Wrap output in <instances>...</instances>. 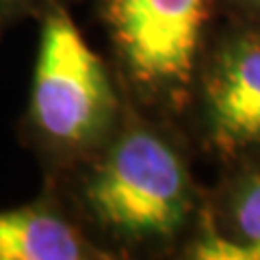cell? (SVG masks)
Segmentation results:
<instances>
[{
	"instance_id": "cell-1",
	"label": "cell",
	"mask_w": 260,
	"mask_h": 260,
	"mask_svg": "<svg viewBox=\"0 0 260 260\" xmlns=\"http://www.w3.org/2000/svg\"><path fill=\"white\" fill-rule=\"evenodd\" d=\"M182 121L126 100L113 137L52 186L111 260H180L200 225L208 184Z\"/></svg>"
},
{
	"instance_id": "cell-2",
	"label": "cell",
	"mask_w": 260,
	"mask_h": 260,
	"mask_svg": "<svg viewBox=\"0 0 260 260\" xmlns=\"http://www.w3.org/2000/svg\"><path fill=\"white\" fill-rule=\"evenodd\" d=\"M126 100L109 56L87 42L72 7H56L37 22L18 137L37 160L44 182L93 156L117 130Z\"/></svg>"
},
{
	"instance_id": "cell-3",
	"label": "cell",
	"mask_w": 260,
	"mask_h": 260,
	"mask_svg": "<svg viewBox=\"0 0 260 260\" xmlns=\"http://www.w3.org/2000/svg\"><path fill=\"white\" fill-rule=\"evenodd\" d=\"M107 56L130 102L184 124L217 0H93Z\"/></svg>"
},
{
	"instance_id": "cell-4",
	"label": "cell",
	"mask_w": 260,
	"mask_h": 260,
	"mask_svg": "<svg viewBox=\"0 0 260 260\" xmlns=\"http://www.w3.org/2000/svg\"><path fill=\"white\" fill-rule=\"evenodd\" d=\"M184 128L215 167L260 154V26L219 18L193 78Z\"/></svg>"
},
{
	"instance_id": "cell-5",
	"label": "cell",
	"mask_w": 260,
	"mask_h": 260,
	"mask_svg": "<svg viewBox=\"0 0 260 260\" xmlns=\"http://www.w3.org/2000/svg\"><path fill=\"white\" fill-rule=\"evenodd\" d=\"M180 260H260V154L217 167Z\"/></svg>"
},
{
	"instance_id": "cell-6",
	"label": "cell",
	"mask_w": 260,
	"mask_h": 260,
	"mask_svg": "<svg viewBox=\"0 0 260 260\" xmlns=\"http://www.w3.org/2000/svg\"><path fill=\"white\" fill-rule=\"evenodd\" d=\"M0 260H111L70 213L52 186L0 208Z\"/></svg>"
},
{
	"instance_id": "cell-7",
	"label": "cell",
	"mask_w": 260,
	"mask_h": 260,
	"mask_svg": "<svg viewBox=\"0 0 260 260\" xmlns=\"http://www.w3.org/2000/svg\"><path fill=\"white\" fill-rule=\"evenodd\" d=\"M80 0H0V46L7 32L22 22H39L56 7H74Z\"/></svg>"
},
{
	"instance_id": "cell-8",
	"label": "cell",
	"mask_w": 260,
	"mask_h": 260,
	"mask_svg": "<svg viewBox=\"0 0 260 260\" xmlns=\"http://www.w3.org/2000/svg\"><path fill=\"white\" fill-rule=\"evenodd\" d=\"M219 15L260 26V0H217Z\"/></svg>"
}]
</instances>
